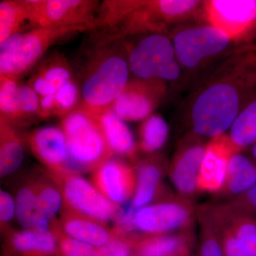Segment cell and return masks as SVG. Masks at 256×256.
I'll use <instances>...</instances> for the list:
<instances>
[{
    "mask_svg": "<svg viewBox=\"0 0 256 256\" xmlns=\"http://www.w3.org/2000/svg\"><path fill=\"white\" fill-rule=\"evenodd\" d=\"M128 60L118 50L104 48L94 57L80 87L78 108L94 116L111 109L129 82Z\"/></svg>",
    "mask_w": 256,
    "mask_h": 256,
    "instance_id": "cell-1",
    "label": "cell"
},
{
    "mask_svg": "<svg viewBox=\"0 0 256 256\" xmlns=\"http://www.w3.org/2000/svg\"><path fill=\"white\" fill-rule=\"evenodd\" d=\"M66 138L68 172H92L114 156L97 118L80 108L62 118Z\"/></svg>",
    "mask_w": 256,
    "mask_h": 256,
    "instance_id": "cell-2",
    "label": "cell"
},
{
    "mask_svg": "<svg viewBox=\"0 0 256 256\" xmlns=\"http://www.w3.org/2000/svg\"><path fill=\"white\" fill-rule=\"evenodd\" d=\"M242 100V88L234 80L222 79L210 84L192 105L194 130L212 138L224 134L240 112Z\"/></svg>",
    "mask_w": 256,
    "mask_h": 256,
    "instance_id": "cell-3",
    "label": "cell"
},
{
    "mask_svg": "<svg viewBox=\"0 0 256 256\" xmlns=\"http://www.w3.org/2000/svg\"><path fill=\"white\" fill-rule=\"evenodd\" d=\"M197 216L206 220L218 236L224 256H256V216L226 202L202 205Z\"/></svg>",
    "mask_w": 256,
    "mask_h": 256,
    "instance_id": "cell-4",
    "label": "cell"
},
{
    "mask_svg": "<svg viewBox=\"0 0 256 256\" xmlns=\"http://www.w3.org/2000/svg\"><path fill=\"white\" fill-rule=\"evenodd\" d=\"M50 178L58 185L64 200V210L74 212L107 225L118 222L124 213L102 194L92 182L77 173H52Z\"/></svg>",
    "mask_w": 256,
    "mask_h": 256,
    "instance_id": "cell-5",
    "label": "cell"
},
{
    "mask_svg": "<svg viewBox=\"0 0 256 256\" xmlns=\"http://www.w3.org/2000/svg\"><path fill=\"white\" fill-rule=\"evenodd\" d=\"M130 72L144 80H174L181 74L173 42L162 33L143 37L128 55Z\"/></svg>",
    "mask_w": 256,
    "mask_h": 256,
    "instance_id": "cell-6",
    "label": "cell"
},
{
    "mask_svg": "<svg viewBox=\"0 0 256 256\" xmlns=\"http://www.w3.org/2000/svg\"><path fill=\"white\" fill-rule=\"evenodd\" d=\"M194 210L192 201L170 197L140 208L133 218L136 233L156 236L192 230Z\"/></svg>",
    "mask_w": 256,
    "mask_h": 256,
    "instance_id": "cell-7",
    "label": "cell"
},
{
    "mask_svg": "<svg viewBox=\"0 0 256 256\" xmlns=\"http://www.w3.org/2000/svg\"><path fill=\"white\" fill-rule=\"evenodd\" d=\"M28 22L35 28H95L96 13L100 8L94 0H26Z\"/></svg>",
    "mask_w": 256,
    "mask_h": 256,
    "instance_id": "cell-8",
    "label": "cell"
},
{
    "mask_svg": "<svg viewBox=\"0 0 256 256\" xmlns=\"http://www.w3.org/2000/svg\"><path fill=\"white\" fill-rule=\"evenodd\" d=\"M230 41L223 32L208 25L181 30L172 42L180 65L193 68L208 57L223 52Z\"/></svg>",
    "mask_w": 256,
    "mask_h": 256,
    "instance_id": "cell-9",
    "label": "cell"
},
{
    "mask_svg": "<svg viewBox=\"0 0 256 256\" xmlns=\"http://www.w3.org/2000/svg\"><path fill=\"white\" fill-rule=\"evenodd\" d=\"M210 26L238 40L256 28V0H212L204 3Z\"/></svg>",
    "mask_w": 256,
    "mask_h": 256,
    "instance_id": "cell-10",
    "label": "cell"
},
{
    "mask_svg": "<svg viewBox=\"0 0 256 256\" xmlns=\"http://www.w3.org/2000/svg\"><path fill=\"white\" fill-rule=\"evenodd\" d=\"M163 82L140 78L129 80L111 109L126 122L148 118L164 94Z\"/></svg>",
    "mask_w": 256,
    "mask_h": 256,
    "instance_id": "cell-11",
    "label": "cell"
},
{
    "mask_svg": "<svg viewBox=\"0 0 256 256\" xmlns=\"http://www.w3.org/2000/svg\"><path fill=\"white\" fill-rule=\"evenodd\" d=\"M89 30L88 26H50L34 28L24 32L15 58L12 77L18 79L30 72L48 48L62 38Z\"/></svg>",
    "mask_w": 256,
    "mask_h": 256,
    "instance_id": "cell-12",
    "label": "cell"
},
{
    "mask_svg": "<svg viewBox=\"0 0 256 256\" xmlns=\"http://www.w3.org/2000/svg\"><path fill=\"white\" fill-rule=\"evenodd\" d=\"M90 178L104 196L120 206L132 200L137 184L136 169L112 158L94 170Z\"/></svg>",
    "mask_w": 256,
    "mask_h": 256,
    "instance_id": "cell-13",
    "label": "cell"
},
{
    "mask_svg": "<svg viewBox=\"0 0 256 256\" xmlns=\"http://www.w3.org/2000/svg\"><path fill=\"white\" fill-rule=\"evenodd\" d=\"M237 153L240 152L227 134L212 138L206 146L200 168L198 192L218 193L225 181L229 161Z\"/></svg>",
    "mask_w": 256,
    "mask_h": 256,
    "instance_id": "cell-14",
    "label": "cell"
},
{
    "mask_svg": "<svg viewBox=\"0 0 256 256\" xmlns=\"http://www.w3.org/2000/svg\"><path fill=\"white\" fill-rule=\"evenodd\" d=\"M32 153L46 170L52 173H69L66 138L60 127L47 126L36 128L28 137Z\"/></svg>",
    "mask_w": 256,
    "mask_h": 256,
    "instance_id": "cell-15",
    "label": "cell"
},
{
    "mask_svg": "<svg viewBox=\"0 0 256 256\" xmlns=\"http://www.w3.org/2000/svg\"><path fill=\"white\" fill-rule=\"evenodd\" d=\"M205 150L202 142H188L178 152L170 168V178L178 196L190 201L198 192L197 182Z\"/></svg>",
    "mask_w": 256,
    "mask_h": 256,
    "instance_id": "cell-16",
    "label": "cell"
},
{
    "mask_svg": "<svg viewBox=\"0 0 256 256\" xmlns=\"http://www.w3.org/2000/svg\"><path fill=\"white\" fill-rule=\"evenodd\" d=\"M2 255L9 256H58V242L50 230L14 228L2 234Z\"/></svg>",
    "mask_w": 256,
    "mask_h": 256,
    "instance_id": "cell-17",
    "label": "cell"
},
{
    "mask_svg": "<svg viewBox=\"0 0 256 256\" xmlns=\"http://www.w3.org/2000/svg\"><path fill=\"white\" fill-rule=\"evenodd\" d=\"M58 224L66 235L99 248L105 245L116 235L114 228L62 208Z\"/></svg>",
    "mask_w": 256,
    "mask_h": 256,
    "instance_id": "cell-18",
    "label": "cell"
},
{
    "mask_svg": "<svg viewBox=\"0 0 256 256\" xmlns=\"http://www.w3.org/2000/svg\"><path fill=\"white\" fill-rule=\"evenodd\" d=\"M194 244L192 230L142 235L134 246L133 256H191Z\"/></svg>",
    "mask_w": 256,
    "mask_h": 256,
    "instance_id": "cell-19",
    "label": "cell"
},
{
    "mask_svg": "<svg viewBox=\"0 0 256 256\" xmlns=\"http://www.w3.org/2000/svg\"><path fill=\"white\" fill-rule=\"evenodd\" d=\"M37 196V215L33 229L50 232L52 222L64 206L63 196L57 184L46 170L35 174Z\"/></svg>",
    "mask_w": 256,
    "mask_h": 256,
    "instance_id": "cell-20",
    "label": "cell"
},
{
    "mask_svg": "<svg viewBox=\"0 0 256 256\" xmlns=\"http://www.w3.org/2000/svg\"><path fill=\"white\" fill-rule=\"evenodd\" d=\"M163 170L162 166L156 160H146L138 165L136 191L130 204L124 210V216H134L138 210L150 204L156 198L161 191Z\"/></svg>",
    "mask_w": 256,
    "mask_h": 256,
    "instance_id": "cell-21",
    "label": "cell"
},
{
    "mask_svg": "<svg viewBox=\"0 0 256 256\" xmlns=\"http://www.w3.org/2000/svg\"><path fill=\"white\" fill-rule=\"evenodd\" d=\"M95 117L114 156H127L134 161L137 146L132 133L126 121L119 118L112 109Z\"/></svg>",
    "mask_w": 256,
    "mask_h": 256,
    "instance_id": "cell-22",
    "label": "cell"
},
{
    "mask_svg": "<svg viewBox=\"0 0 256 256\" xmlns=\"http://www.w3.org/2000/svg\"><path fill=\"white\" fill-rule=\"evenodd\" d=\"M256 183V163L237 153L229 161L225 181L218 194L230 201L248 191Z\"/></svg>",
    "mask_w": 256,
    "mask_h": 256,
    "instance_id": "cell-23",
    "label": "cell"
},
{
    "mask_svg": "<svg viewBox=\"0 0 256 256\" xmlns=\"http://www.w3.org/2000/svg\"><path fill=\"white\" fill-rule=\"evenodd\" d=\"M25 158V142L14 126L0 119V176L8 178L18 171Z\"/></svg>",
    "mask_w": 256,
    "mask_h": 256,
    "instance_id": "cell-24",
    "label": "cell"
},
{
    "mask_svg": "<svg viewBox=\"0 0 256 256\" xmlns=\"http://www.w3.org/2000/svg\"><path fill=\"white\" fill-rule=\"evenodd\" d=\"M16 220L24 229L33 228L37 215V196L35 174L28 176L20 184L14 196Z\"/></svg>",
    "mask_w": 256,
    "mask_h": 256,
    "instance_id": "cell-25",
    "label": "cell"
},
{
    "mask_svg": "<svg viewBox=\"0 0 256 256\" xmlns=\"http://www.w3.org/2000/svg\"><path fill=\"white\" fill-rule=\"evenodd\" d=\"M228 136L238 152L256 142V99L240 111Z\"/></svg>",
    "mask_w": 256,
    "mask_h": 256,
    "instance_id": "cell-26",
    "label": "cell"
},
{
    "mask_svg": "<svg viewBox=\"0 0 256 256\" xmlns=\"http://www.w3.org/2000/svg\"><path fill=\"white\" fill-rule=\"evenodd\" d=\"M26 22H28L26 0L0 2V44L21 32L22 26Z\"/></svg>",
    "mask_w": 256,
    "mask_h": 256,
    "instance_id": "cell-27",
    "label": "cell"
},
{
    "mask_svg": "<svg viewBox=\"0 0 256 256\" xmlns=\"http://www.w3.org/2000/svg\"><path fill=\"white\" fill-rule=\"evenodd\" d=\"M168 136L169 127L166 121L158 114H152L141 124L140 148L146 153L159 150L168 140Z\"/></svg>",
    "mask_w": 256,
    "mask_h": 256,
    "instance_id": "cell-28",
    "label": "cell"
},
{
    "mask_svg": "<svg viewBox=\"0 0 256 256\" xmlns=\"http://www.w3.org/2000/svg\"><path fill=\"white\" fill-rule=\"evenodd\" d=\"M36 72L46 80L54 92L73 80L70 65L66 57L60 54L50 56Z\"/></svg>",
    "mask_w": 256,
    "mask_h": 256,
    "instance_id": "cell-29",
    "label": "cell"
},
{
    "mask_svg": "<svg viewBox=\"0 0 256 256\" xmlns=\"http://www.w3.org/2000/svg\"><path fill=\"white\" fill-rule=\"evenodd\" d=\"M18 79L0 75V119L9 124L22 120L18 104Z\"/></svg>",
    "mask_w": 256,
    "mask_h": 256,
    "instance_id": "cell-30",
    "label": "cell"
},
{
    "mask_svg": "<svg viewBox=\"0 0 256 256\" xmlns=\"http://www.w3.org/2000/svg\"><path fill=\"white\" fill-rule=\"evenodd\" d=\"M50 230L58 242V256H100L97 248L64 234L57 218L52 222Z\"/></svg>",
    "mask_w": 256,
    "mask_h": 256,
    "instance_id": "cell-31",
    "label": "cell"
},
{
    "mask_svg": "<svg viewBox=\"0 0 256 256\" xmlns=\"http://www.w3.org/2000/svg\"><path fill=\"white\" fill-rule=\"evenodd\" d=\"M54 96L55 116L63 118L78 108L76 107L80 102V89L76 82L72 80L58 89Z\"/></svg>",
    "mask_w": 256,
    "mask_h": 256,
    "instance_id": "cell-32",
    "label": "cell"
},
{
    "mask_svg": "<svg viewBox=\"0 0 256 256\" xmlns=\"http://www.w3.org/2000/svg\"><path fill=\"white\" fill-rule=\"evenodd\" d=\"M116 228V235L102 246L97 248L100 256H133L140 236L128 235Z\"/></svg>",
    "mask_w": 256,
    "mask_h": 256,
    "instance_id": "cell-33",
    "label": "cell"
},
{
    "mask_svg": "<svg viewBox=\"0 0 256 256\" xmlns=\"http://www.w3.org/2000/svg\"><path fill=\"white\" fill-rule=\"evenodd\" d=\"M200 2L193 0H158L156 5L165 22H169L191 14Z\"/></svg>",
    "mask_w": 256,
    "mask_h": 256,
    "instance_id": "cell-34",
    "label": "cell"
},
{
    "mask_svg": "<svg viewBox=\"0 0 256 256\" xmlns=\"http://www.w3.org/2000/svg\"><path fill=\"white\" fill-rule=\"evenodd\" d=\"M23 36V32H18L0 44V75L12 76L15 58Z\"/></svg>",
    "mask_w": 256,
    "mask_h": 256,
    "instance_id": "cell-35",
    "label": "cell"
},
{
    "mask_svg": "<svg viewBox=\"0 0 256 256\" xmlns=\"http://www.w3.org/2000/svg\"><path fill=\"white\" fill-rule=\"evenodd\" d=\"M197 218L201 227L198 256H224L222 244L214 230L206 220Z\"/></svg>",
    "mask_w": 256,
    "mask_h": 256,
    "instance_id": "cell-36",
    "label": "cell"
},
{
    "mask_svg": "<svg viewBox=\"0 0 256 256\" xmlns=\"http://www.w3.org/2000/svg\"><path fill=\"white\" fill-rule=\"evenodd\" d=\"M40 100V96L28 84H20L18 104L22 120L33 116H38Z\"/></svg>",
    "mask_w": 256,
    "mask_h": 256,
    "instance_id": "cell-37",
    "label": "cell"
},
{
    "mask_svg": "<svg viewBox=\"0 0 256 256\" xmlns=\"http://www.w3.org/2000/svg\"><path fill=\"white\" fill-rule=\"evenodd\" d=\"M16 218V204L14 197L9 192L0 191V228L2 234L12 228L10 224Z\"/></svg>",
    "mask_w": 256,
    "mask_h": 256,
    "instance_id": "cell-38",
    "label": "cell"
},
{
    "mask_svg": "<svg viewBox=\"0 0 256 256\" xmlns=\"http://www.w3.org/2000/svg\"><path fill=\"white\" fill-rule=\"evenodd\" d=\"M228 202L242 212L256 216V183L248 191Z\"/></svg>",
    "mask_w": 256,
    "mask_h": 256,
    "instance_id": "cell-39",
    "label": "cell"
},
{
    "mask_svg": "<svg viewBox=\"0 0 256 256\" xmlns=\"http://www.w3.org/2000/svg\"><path fill=\"white\" fill-rule=\"evenodd\" d=\"M28 84L36 92L40 98L55 94L46 80L36 72L32 75Z\"/></svg>",
    "mask_w": 256,
    "mask_h": 256,
    "instance_id": "cell-40",
    "label": "cell"
},
{
    "mask_svg": "<svg viewBox=\"0 0 256 256\" xmlns=\"http://www.w3.org/2000/svg\"><path fill=\"white\" fill-rule=\"evenodd\" d=\"M56 100L54 94H50L40 98V108H38V117L42 118L55 116Z\"/></svg>",
    "mask_w": 256,
    "mask_h": 256,
    "instance_id": "cell-41",
    "label": "cell"
},
{
    "mask_svg": "<svg viewBox=\"0 0 256 256\" xmlns=\"http://www.w3.org/2000/svg\"><path fill=\"white\" fill-rule=\"evenodd\" d=\"M252 153L254 162L256 163V142L254 143V146H252Z\"/></svg>",
    "mask_w": 256,
    "mask_h": 256,
    "instance_id": "cell-42",
    "label": "cell"
},
{
    "mask_svg": "<svg viewBox=\"0 0 256 256\" xmlns=\"http://www.w3.org/2000/svg\"><path fill=\"white\" fill-rule=\"evenodd\" d=\"M1 256H9L2 255Z\"/></svg>",
    "mask_w": 256,
    "mask_h": 256,
    "instance_id": "cell-43",
    "label": "cell"
}]
</instances>
